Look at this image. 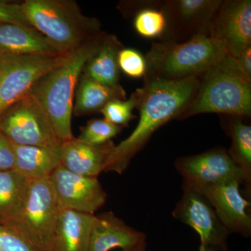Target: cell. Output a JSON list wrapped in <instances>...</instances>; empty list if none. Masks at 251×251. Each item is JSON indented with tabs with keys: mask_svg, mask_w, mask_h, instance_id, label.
I'll return each instance as SVG.
<instances>
[{
	"mask_svg": "<svg viewBox=\"0 0 251 251\" xmlns=\"http://www.w3.org/2000/svg\"><path fill=\"white\" fill-rule=\"evenodd\" d=\"M237 60L243 72L251 78V46L246 49Z\"/></svg>",
	"mask_w": 251,
	"mask_h": 251,
	"instance_id": "obj_31",
	"label": "cell"
},
{
	"mask_svg": "<svg viewBox=\"0 0 251 251\" xmlns=\"http://www.w3.org/2000/svg\"><path fill=\"white\" fill-rule=\"evenodd\" d=\"M0 54L59 55L34 27L7 23H0Z\"/></svg>",
	"mask_w": 251,
	"mask_h": 251,
	"instance_id": "obj_18",
	"label": "cell"
},
{
	"mask_svg": "<svg viewBox=\"0 0 251 251\" xmlns=\"http://www.w3.org/2000/svg\"><path fill=\"white\" fill-rule=\"evenodd\" d=\"M138 92L135 90L128 99H116L109 102L100 112L107 121L120 126H127L130 121L136 118L133 111L138 106Z\"/></svg>",
	"mask_w": 251,
	"mask_h": 251,
	"instance_id": "obj_26",
	"label": "cell"
},
{
	"mask_svg": "<svg viewBox=\"0 0 251 251\" xmlns=\"http://www.w3.org/2000/svg\"><path fill=\"white\" fill-rule=\"evenodd\" d=\"M146 242V235L125 224L111 211L94 216L87 251L132 249Z\"/></svg>",
	"mask_w": 251,
	"mask_h": 251,
	"instance_id": "obj_15",
	"label": "cell"
},
{
	"mask_svg": "<svg viewBox=\"0 0 251 251\" xmlns=\"http://www.w3.org/2000/svg\"><path fill=\"white\" fill-rule=\"evenodd\" d=\"M104 33L101 31L69 52L64 62L39 79L29 92L45 112L62 143L74 138L72 117L77 82Z\"/></svg>",
	"mask_w": 251,
	"mask_h": 251,
	"instance_id": "obj_2",
	"label": "cell"
},
{
	"mask_svg": "<svg viewBox=\"0 0 251 251\" xmlns=\"http://www.w3.org/2000/svg\"><path fill=\"white\" fill-rule=\"evenodd\" d=\"M133 4L136 9L133 19L135 31L142 37L161 41L168 25L166 15L161 8V1H138Z\"/></svg>",
	"mask_w": 251,
	"mask_h": 251,
	"instance_id": "obj_24",
	"label": "cell"
},
{
	"mask_svg": "<svg viewBox=\"0 0 251 251\" xmlns=\"http://www.w3.org/2000/svg\"><path fill=\"white\" fill-rule=\"evenodd\" d=\"M21 7L31 27L59 54L69 53L101 32L97 18L82 14L73 0H26Z\"/></svg>",
	"mask_w": 251,
	"mask_h": 251,
	"instance_id": "obj_4",
	"label": "cell"
},
{
	"mask_svg": "<svg viewBox=\"0 0 251 251\" xmlns=\"http://www.w3.org/2000/svg\"><path fill=\"white\" fill-rule=\"evenodd\" d=\"M147 249V243L144 242L140 243L138 246L132 249H125V250H122V251H146Z\"/></svg>",
	"mask_w": 251,
	"mask_h": 251,
	"instance_id": "obj_32",
	"label": "cell"
},
{
	"mask_svg": "<svg viewBox=\"0 0 251 251\" xmlns=\"http://www.w3.org/2000/svg\"><path fill=\"white\" fill-rule=\"evenodd\" d=\"M0 251H38L9 226L0 224Z\"/></svg>",
	"mask_w": 251,
	"mask_h": 251,
	"instance_id": "obj_28",
	"label": "cell"
},
{
	"mask_svg": "<svg viewBox=\"0 0 251 251\" xmlns=\"http://www.w3.org/2000/svg\"><path fill=\"white\" fill-rule=\"evenodd\" d=\"M199 84L200 76L181 80L144 77L143 87L136 90L139 121L128 138L113 147L104 172L122 174L158 128L179 120L196 98Z\"/></svg>",
	"mask_w": 251,
	"mask_h": 251,
	"instance_id": "obj_1",
	"label": "cell"
},
{
	"mask_svg": "<svg viewBox=\"0 0 251 251\" xmlns=\"http://www.w3.org/2000/svg\"><path fill=\"white\" fill-rule=\"evenodd\" d=\"M14 144L0 132V171L14 170Z\"/></svg>",
	"mask_w": 251,
	"mask_h": 251,
	"instance_id": "obj_30",
	"label": "cell"
},
{
	"mask_svg": "<svg viewBox=\"0 0 251 251\" xmlns=\"http://www.w3.org/2000/svg\"><path fill=\"white\" fill-rule=\"evenodd\" d=\"M209 36L221 41L227 54L237 59L251 46V0H225L221 3Z\"/></svg>",
	"mask_w": 251,
	"mask_h": 251,
	"instance_id": "obj_13",
	"label": "cell"
},
{
	"mask_svg": "<svg viewBox=\"0 0 251 251\" xmlns=\"http://www.w3.org/2000/svg\"><path fill=\"white\" fill-rule=\"evenodd\" d=\"M94 216L59 209L50 251H87Z\"/></svg>",
	"mask_w": 251,
	"mask_h": 251,
	"instance_id": "obj_17",
	"label": "cell"
},
{
	"mask_svg": "<svg viewBox=\"0 0 251 251\" xmlns=\"http://www.w3.org/2000/svg\"><path fill=\"white\" fill-rule=\"evenodd\" d=\"M126 99V93L120 84L115 86L104 85L82 74L75 90L73 114L77 117L89 115L100 112L111 100Z\"/></svg>",
	"mask_w": 251,
	"mask_h": 251,
	"instance_id": "obj_21",
	"label": "cell"
},
{
	"mask_svg": "<svg viewBox=\"0 0 251 251\" xmlns=\"http://www.w3.org/2000/svg\"><path fill=\"white\" fill-rule=\"evenodd\" d=\"M58 211L49 178L29 180L21 209L3 225L14 229L38 251H50Z\"/></svg>",
	"mask_w": 251,
	"mask_h": 251,
	"instance_id": "obj_6",
	"label": "cell"
},
{
	"mask_svg": "<svg viewBox=\"0 0 251 251\" xmlns=\"http://www.w3.org/2000/svg\"><path fill=\"white\" fill-rule=\"evenodd\" d=\"M49 179L59 209L94 214L106 202L108 196L98 178L75 174L61 165Z\"/></svg>",
	"mask_w": 251,
	"mask_h": 251,
	"instance_id": "obj_12",
	"label": "cell"
},
{
	"mask_svg": "<svg viewBox=\"0 0 251 251\" xmlns=\"http://www.w3.org/2000/svg\"><path fill=\"white\" fill-rule=\"evenodd\" d=\"M200 251H212L210 250H208V249H206L205 248L202 247V246H200Z\"/></svg>",
	"mask_w": 251,
	"mask_h": 251,
	"instance_id": "obj_33",
	"label": "cell"
},
{
	"mask_svg": "<svg viewBox=\"0 0 251 251\" xmlns=\"http://www.w3.org/2000/svg\"><path fill=\"white\" fill-rule=\"evenodd\" d=\"M123 47L116 36L104 33L98 49L86 63L82 74L104 85H120L118 54Z\"/></svg>",
	"mask_w": 251,
	"mask_h": 251,
	"instance_id": "obj_20",
	"label": "cell"
},
{
	"mask_svg": "<svg viewBox=\"0 0 251 251\" xmlns=\"http://www.w3.org/2000/svg\"><path fill=\"white\" fill-rule=\"evenodd\" d=\"M124 127L114 125L105 119H94L80 128L77 139L93 146L104 145L121 133Z\"/></svg>",
	"mask_w": 251,
	"mask_h": 251,
	"instance_id": "obj_25",
	"label": "cell"
},
{
	"mask_svg": "<svg viewBox=\"0 0 251 251\" xmlns=\"http://www.w3.org/2000/svg\"><path fill=\"white\" fill-rule=\"evenodd\" d=\"M7 23L31 27L21 4L0 1V23Z\"/></svg>",
	"mask_w": 251,
	"mask_h": 251,
	"instance_id": "obj_29",
	"label": "cell"
},
{
	"mask_svg": "<svg viewBox=\"0 0 251 251\" xmlns=\"http://www.w3.org/2000/svg\"><path fill=\"white\" fill-rule=\"evenodd\" d=\"M14 170L28 180L49 178L61 166V145L44 147L14 144Z\"/></svg>",
	"mask_w": 251,
	"mask_h": 251,
	"instance_id": "obj_19",
	"label": "cell"
},
{
	"mask_svg": "<svg viewBox=\"0 0 251 251\" xmlns=\"http://www.w3.org/2000/svg\"><path fill=\"white\" fill-rule=\"evenodd\" d=\"M67 54H1L0 114L29 94L36 82L62 64Z\"/></svg>",
	"mask_w": 251,
	"mask_h": 251,
	"instance_id": "obj_7",
	"label": "cell"
},
{
	"mask_svg": "<svg viewBox=\"0 0 251 251\" xmlns=\"http://www.w3.org/2000/svg\"><path fill=\"white\" fill-rule=\"evenodd\" d=\"M115 145L111 140L93 146L74 138L61 145V165L75 174L97 178L105 171L109 155Z\"/></svg>",
	"mask_w": 251,
	"mask_h": 251,
	"instance_id": "obj_16",
	"label": "cell"
},
{
	"mask_svg": "<svg viewBox=\"0 0 251 251\" xmlns=\"http://www.w3.org/2000/svg\"><path fill=\"white\" fill-rule=\"evenodd\" d=\"M226 55L224 44L207 35L184 42L160 41L152 43L145 56V76L168 80L200 76Z\"/></svg>",
	"mask_w": 251,
	"mask_h": 251,
	"instance_id": "obj_5",
	"label": "cell"
},
{
	"mask_svg": "<svg viewBox=\"0 0 251 251\" xmlns=\"http://www.w3.org/2000/svg\"><path fill=\"white\" fill-rule=\"evenodd\" d=\"M0 132L16 145H62L45 112L30 94L0 114Z\"/></svg>",
	"mask_w": 251,
	"mask_h": 251,
	"instance_id": "obj_8",
	"label": "cell"
},
{
	"mask_svg": "<svg viewBox=\"0 0 251 251\" xmlns=\"http://www.w3.org/2000/svg\"><path fill=\"white\" fill-rule=\"evenodd\" d=\"M202 113L250 118L251 78L243 72L237 59L227 54L200 75L196 98L179 120Z\"/></svg>",
	"mask_w": 251,
	"mask_h": 251,
	"instance_id": "obj_3",
	"label": "cell"
},
{
	"mask_svg": "<svg viewBox=\"0 0 251 251\" xmlns=\"http://www.w3.org/2000/svg\"><path fill=\"white\" fill-rule=\"evenodd\" d=\"M118 65L120 72L127 76L140 78L146 75L147 64L145 56L139 51L123 47L118 54Z\"/></svg>",
	"mask_w": 251,
	"mask_h": 251,
	"instance_id": "obj_27",
	"label": "cell"
},
{
	"mask_svg": "<svg viewBox=\"0 0 251 251\" xmlns=\"http://www.w3.org/2000/svg\"><path fill=\"white\" fill-rule=\"evenodd\" d=\"M223 0L161 1L167 30L162 41L184 42L196 36H209L213 20Z\"/></svg>",
	"mask_w": 251,
	"mask_h": 251,
	"instance_id": "obj_10",
	"label": "cell"
},
{
	"mask_svg": "<svg viewBox=\"0 0 251 251\" xmlns=\"http://www.w3.org/2000/svg\"><path fill=\"white\" fill-rule=\"evenodd\" d=\"M183 184L196 190L236 181L243 185L242 173L229 157L227 150L213 148L199 154L180 157L175 161Z\"/></svg>",
	"mask_w": 251,
	"mask_h": 251,
	"instance_id": "obj_11",
	"label": "cell"
},
{
	"mask_svg": "<svg viewBox=\"0 0 251 251\" xmlns=\"http://www.w3.org/2000/svg\"><path fill=\"white\" fill-rule=\"evenodd\" d=\"M240 185L238 181H233L196 191L211 203L229 234L249 238L251 235V217L247 209L251 203L243 197Z\"/></svg>",
	"mask_w": 251,
	"mask_h": 251,
	"instance_id": "obj_14",
	"label": "cell"
},
{
	"mask_svg": "<svg viewBox=\"0 0 251 251\" xmlns=\"http://www.w3.org/2000/svg\"><path fill=\"white\" fill-rule=\"evenodd\" d=\"M29 180L14 170L0 171V224L18 214L27 193Z\"/></svg>",
	"mask_w": 251,
	"mask_h": 251,
	"instance_id": "obj_23",
	"label": "cell"
},
{
	"mask_svg": "<svg viewBox=\"0 0 251 251\" xmlns=\"http://www.w3.org/2000/svg\"><path fill=\"white\" fill-rule=\"evenodd\" d=\"M225 130L232 140L227 152L232 161L242 173L243 185L247 197L251 193V126L243 119L226 115Z\"/></svg>",
	"mask_w": 251,
	"mask_h": 251,
	"instance_id": "obj_22",
	"label": "cell"
},
{
	"mask_svg": "<svg viewBox=\"0 0 251 251\" xmlns=\"http://www.w3.org/2000/svg\"><path fill=\"white\" fill-rule=\"evenodd\" d=\"M182 190V196L173 211V217L197 232L202 247L212 251H227L230 234L220 221L211 203L187 185L183 184Z\"/></svg>",
	"mask_w": 251,
	"mask_h": 251,
	"instance_id": "obj_9",
	"label": "cell"
},
{
	"mask_svg": "<svg viewBox=\"0 0 251 251\" xmlns=\"http://www.w3.org/2000/svg\"><path fill=\"white\" fill-rule=\"evenodd\" d=\"M0 59H1V54H0Z\"/></svg>",
	"mask_w": 251,
	"mask_h": 251,
	"instance_id": "obj_34",
	"label": "cell"
}]
</instances>
